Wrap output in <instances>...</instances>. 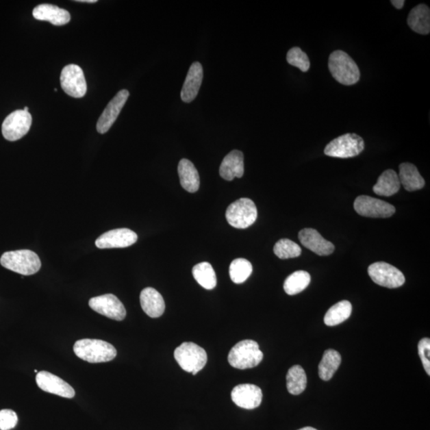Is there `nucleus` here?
Masks as SVG:
<instances>
[{"label":"nucleus","mask_w":430,"mask_h":430,"mask_svg":"<svg viewBox=\"0 0 430 430\" xmlns=\"http://www.w3.org/2000/svg\"><path fill=\"white\" fill-rule=\"evenodd\" d=\"M73 351L78 358L91 364L106 363L116 356L114 346L101 340H78L73 346Z\"/></svg>","instance_id":"f257e3e1"},{"label":"nucleus","mask_w":430,"mask_h":430,"mask_svg":"<svg viewBox=\"0 0 430 430\" xmlns=\"http://www.w3.org/2000/svg\"><path fill=\"white\" fill-rule=\"evenodd\" d=\"M332 77L344 86L356 84L360 78V71L355 61L343 51L332 52L329 60Z\"/></svg>","instance_id":"f03ea898"},{"label":"nucleus","mask_w":430,"mask_h":430,"mask_svg":"<svg viewBox=\"0 0 430 430\" xmlns=\"http://www.w3.org/2000/svg\"><path fill=\"white\" fill-rule=\"evenodd\" d=\"M0 263L8 270L24 276L35 275L42 266L38 254L28 250L4 253Z\"/></svg>","instance_id":"7ed1b4c3"},{"label":"nucleus","mask_w":430,"mask_h":430,"mask_svg":"<svg viewBox=\"0 0 430 430\" xmlns=\"http://www.w3.org/2000/svg\"><path fill=\"white\" fill-rule=\"evenodd\" d=\"M262 359L263 353L258 344L251 340L239 342L228 355L229 364L240 370L255 368Z\"/></svg>","instance_id":"20e7f679"},{"label":"nucleus","mask_w":430,"mask_h":430,"mask_svg":"<svg viewBox=\"0 0 430 430\" xmlns=\"http://www.w3.org/2000/svg\"><path fill=\"white\" fill-rule=\"evenodd\" d=\"M174 356L181 368L193 375L203 369L207 363L206 351L192 342H186L178 346Z\"/></svg>","instance_id":"39448f33"},{"label":"nucleus","mask_w":430,"mask_h":430,"mask_svg":"<svg viewBox=\"0 0 430 430\" xmlns=\"http://www.w3.org/2000/svg\"><path fill=\"white\" fill-rule=\"evenodd\" d=\"M227 222L237 229H246L252 226L257 218L255 203L251 199L242 198L228 207L226 212Z\"/></svg>","instance_id":"423d86ee"},{"label":"nucleus","mask_w":430,"mask_h":430,"mask_svg":"<svg viewBox=\"0 0 430 430\" xmlns=\"http://www.w3.org/2000/svg\"><path fill=\"white\" fill-rule=\"evenodd\" d=\"M364 149V140L357 134H348L331 140L325 149V154L335 158H353Z\"/></svg>","instance_id":"0eeeda50"},{"label":"nucleus","mask_w":430,"mask_h":430,"mask_svg":"<svg viewBox=\"0 0 430 430\" xmlns=\"http://www.w3.org/2000/svg\"><path fill=\"white\" fill-rule=\"evenodd\" d=\"M368 275L375 284L389 288L401 287L405 281L402 272L383 262L371 264L368 267Z\"/></svg>","instance_id":"6e6552de"},{"label":"nucleus","mask_w":430,"mask_h":430,"mask_svg":"<svg viewBox=\"0 0 430 430\" xmlns=\"http://www.w3.org/2000/svg\"><path fill=\"white\" fill-rule=\"evenodd\" d=\"M32 117L30 112L16 110L7 116L2 125L3 138L9 141H16L23 138L31 129Z\"/></svg>","instance_id":"1a4fd4ad"},{"label":"nucleus","mask_w":430,"mask_h":430,"mask_svg":"<svg viewBox=\"0 0 430 430\" xmlns=\"http://www.w3.org/2000/svg\"><path fill=\"white\" fill-rule=\"evenodd\" d=\"M60 82L66 94L75 99H81L86 94L87 84L84 73L77 65H68L63 68Z\"/></svg>","instance_id":"9d476101"},{"label":"nucleus","mask_w":430,"mask_h":430,"mask_svg":"<svg viewBox=\"0 0 430 430\" xmlns=\"http://www.w3.org/2000/svg\"><path fill=\"white\" fill-rule=\"evenodd\" d=\"M354 208L361 216L368 218H389L396 212L393 205L366 195H360L355 199Z\"/></svg>","instance_id":"9b49d317"},{"label":"nucleus","mask_w":430,"mask_h":430,"mask_svg":"<svg viewBox=\"0 0 430 430\" xmlns=\"http://www.w3.org/2000/svg\"><path fill=\"white\" fill-rule=\"evenodd\" d=\"M91 309L108 318L121 321L125 318L126 310L121 301L114 294L92 297L89 301Z\"/></svg>","instance_id":"f8f14e48"},{"label":"nucleus","mask_w":430,"mask_h":430,"mask_svg":"<svg viewBox=\"0 0 430 430\" xmlns=\"http://www.w3.org/2000/svg\"><path fill=\"white\" fill-rule=\"evenodd\" d=\"M129 97V92L127 90H122L117 92L114 99L110 101L97 121V130L99 134H106L110 129L120 115Z\"/></svg>","instance_id":"ddd939ff"},{"label":"nucleus","mask_w":430,"mask_h":430,"mask_svg":"<svg viewBox=\"0 0 430 430\" xmlns=\"http://www.w3.org/2000/svg\"><path fill=\"white\" fill-rule=\"evenodd\" d=\"M138 239V234L129 229H116L102 234L95 245L99 249L126 248L133 246Z\"/></svg>","instance_id":"4468645a"},{"label":"nucleus","mask_w":430,"mask_h":430,"mask_svg":"<svg viewBox=\"0 0 430 430\" xmlns=\"http://www.w3.org/2000/svg\"><path fill=\"white\" fill-rule=\"evenodd\" d=\"M36 383L43 392L66 399H73L75 396V390L69 383L48 371L42 370L38 372L36 375Z\"/></svg>","instance_id":"2eb2a0df"},{"label":"nucleus","mask_w":430,"mask_h":430,"mask_svg":"<svg viewBox=\"0 0 430 430\" xmlns=\"http://www.w3.org/2000/svg\"><path fill=\"white\" fill-rule=\"evenodd\" d=\"M262 392L260 388L253 384H240L234 388L231 392L233 402L238 407L253 409L261 405Z\"/></svg>","instance_id":"dca6fc26"},{"label":"nucleus","mask_w":430,"mask_h":430,"mask_svg":"<svg viewBox=\"0 0 430 430\" xmlns=\"http://www.w3.org/2000/svg\"><path fill=\"white\" fill-rule=\"evenodd\" d=\"M298 237H299L303 246L316 253L317 255H330L335 251L333 244L327 241L315 229H303Z\"/></svg>","instance_id":"f3484780"},{"label":"nucleus","mask_w":430,"mask_h":430,"mask_svg":"<svg viewBox=\"0 0 430 430\" xmlns=\"http://www.w3.org/2000/svg\"><path fill=\"white\" fill-rule=\"evenodd\" d=\"M203 78V69L201 63L194 62L190 67L182 91H181V99L185 103H190L197 99L202 85Z\"/></svg>","instance_id":"a211bd4d"},{"label":"nucleus","mask_w":430,"mask_h":430,"mask_svg":"<svg viewBox=\"0 0 430 430\" xmlns=\"http://www.w3.org/2000/svg\"><path fill=\"white\" fill-rule=\"evenodd\" d=\"M33 16L38 21L50 22L55 26L66 25L71 21V14L66 10L52 4L38 5L33 10Z\"/></svg>","instance_id":"6ab92c4d"},{"label":"nucleus","mask_w":430,"mask_h":430,"mask_svg":"<svg viewBox=\"0 0 430 430\" xmlns=\"http://www.w3.org/2000/svg\"><path fill=\"white\" fill-rule=\"evenodd\" d=\"M140 305L147 315L158 318L165 311V302L162 295L153 288H146L140 293Z\"/></svg>","instance_id":"aec40b11"},{"label":"nucleus","mask_w":430,"mask_h":430,"mask_svg":"<svg viewBox=\"0 0 430 430\" xmlns=\"http://www.w3.org/2000/svg\"><path fill=\"white\" fill-rule=\"evenodd\" d=\"M219 173L223 179L227 181L242 178L244 175V155L242 151L233 150L226 155L220 166Z\"/></svg>","instance_id":"412c9836"},{"label":"nucleus","mask_w":430,"mask_h":430,"mask_svg":"<svg viewBox=\"0 0 430 430\" xmlns=\"http://www.w3.org/2000/svg\"><path fill=\"white\" fill-rule=\"evenodd\" d=\"M407 23L412 31L420 35L430 32V10L426 4H419L409 12Z\"/></svg>","instance_id":"4be33fe9"},{"label":"nucleus","mask_w":430,"mask_h":430,"mask_svg":"<svg viewBox=\"0 0 430 430\" xmlns=\"http://www.w3.org/2000/svg\"><path fill=\"white\" fill-rule=\"evenodd\" d=\"M399 179L407 192L421 190L425 186V179L419 173L416 166L410 163H403L399 165Z\"/></svg>","instance_id":"5701e85b"},{"label":"nucleus","mask_w":430,"mask_h":430,"mask_svg":"<svg viewBox=\"0 0 430 430\" xmlns=\"http://www.w3.org/2000/svg\"><path fill=\"white\" fill-rule=\"evenodd\" d=\"M181 186L190 193L198 192L200 179L198 170L194 165L187 159L180 160L178 166Z\"/></svg>","instance_id":"b1692460"},{"label":"nucleus","mask_w":430,"mask_h":430,"mask_svg":"<svg viewBox=\"0 0 430 430\" xmlns=\"http://www.w3.org/2000/svg\"><path fill=\"white\" fill-rule=\"evenodd\" d=\"M401 184L399 175L392 169H388L380 175L373 190L380 197H392L400 189Z\"/></svg>","instance_id":"393cba45"},{"label":"nucleus","mask_w":430,"mask_h":430,"mask_svg":"<svg viewBox=\"0 0 430 430\" xmlns=\"http://www.w3.org/2000/svg\"><path fill=\"white\" fill-rule=\"evenodd\" d=\"M341 361V355L338 351L333 349L325 351L319 364L320 378L324 381H329L333 377L337 370L340 368Z\"/></svg>","instance_id":"a878e982"},{"label":"nucleus","mask_w":430,"mask_h":430,"mask_svg":"<svg viewBox=\"0 0 430 430\" xmlns=\"http://www.w3.org/2000/svg\"><path fill=\"white\" fill-rule=\"evenodd\" d=\"M288 392L293 395L301 394L307 387V375L300 365L292 366L286 375Z\"/></svg>","instance_id":"bb28decb"},{"label":"nucleus","mask_w":430,"mask_h":430,"mask_svg":"<svg viewBox=\"0 0 430 430\" xmlns=\"http://www.w3.org/2000/svg\"><path fill=\"white\" fill-rule=\"evenodd\" d=\"M353 312V305L349 301H342L330 307L325 316L327 326H336L348 320Z\"/></svg>","instance_id":"cd10ccee"},{"label":"nucleus","mask_w":430,"mask_h":430,"mask_svg":"<svg viewBox=\"0 0 430 430\" xmlns=\"http://www.w3.org/2000/svg\"><path fill=\"white\" fill-rule=\"evenodd\" d=\"M192 273L195 281L206 290H212L216 287V275L211 264L208 262L198 264L194 266Z\"/></svg>","instance_id":"c85d7f7f"},{"label":"nucleus","mask_w":430,"mask_h":430,"mask_svg":"<svg viewBox=\"0 0 430 430\" xmlns=\"http://www.w3.org/2000/svg\"><path fill=\"white\" fill-rule=\"evenodd\" d=\"M311 282V276L306 271H296L286 278L284 290L288 295H296L304 291Z\"/></svg>","instance_id":"c756f323"},{"label":"nucleus","mask_w":430,"mask_h":430,"mask_svg":"<svg viewBox=\"0 0 430 430\" xmlns=\"http://www.w3.org/2000/svg\"><path fill=\"white\" fill-rule=\"evenodd\" d=\"M252 272V264L244 258L236 259L229 266V277L236 284H242L245 282L250 277Z\"/></svg>","instance_id":"7c9ffc66"},{"label":"nucleus","mask_w":430,"mask_h":430,"mask_svg":"<svg viewBox=\"0 0 430 430\" xmlns=\"http://www.w3.org/2000/svg\"><path fill=\"white\" fill-rule=\"evenodd\" d=\"M273 251L281 259L295 258L301 255V248L296 242L284 238L275 244Z\"/></svg>","instance_id":"2f4dec72"},{"label":"nucleus","mask_w":430,"mask_h":430,"mask_svg":"<svg viewBox=\"0 0 430 430\" xmlns=\"http://www.w3.org/2000/svg\"><path fill=\"white\" fill-rule=\"evenodd\" d=\"M286 60L288 64L297 67L302 72L305 73L309 70V58L299 47L290 49L287 53Z\"/></svg>","instance_id":"473e14b6"},{"label":"nucleus","mask_w":430,"mask_h":430,"mask_svg":"<svg viewBox=\"0 0 430 430\" xmlns=\"http://www.w3.org/2000/svg\"><path fill=\"white\" fill-rule=\"evenodd\" d=\"M18 416L12 409L0 410V430H10L16 427Z\"/></svg>","instance_id":"72a5a7b5"},{"label":"nucleus","mask_w":430,"mask_h":430,"mask_svg":"<svg viewBox=\"0 0 430 430\" xmlns=\"http://www.w3.org/2000/svg\"><path fill=\"white\" fill-rule=\"evenodd\" d=\"M418 354L428 375H430V340L424 338L419 341Z\"/></svg>","instance_id":"f704fd0d"},{"label":"nucleus","mask_w":430,"mask_h":430,"mask_svg":"<svg viewBox=\"0 0 430 430\" xmlns=\"http://www.w3.org/2000/svg\"><path fill=\"white\" fill-rule=\"evenodd\" d=\"M390 3H392L393 6L395 8L399 10L402 9L404 6L405 1L404 0H392Z\"/></svg>","instance_id":"c9c22d12"},{"label":"nucleus","mask_w":430,"mask_h":430,"mask_svg":"<svg viewBox=\"0 0 430 430\" xmlns=\"http://www.w3.org/2000/svg\"><path fill=\"white\" fill-rule=\"evenodd\" d=\"M77 2L95 3L97 1V0H77Z\"/></svg>","instance_id":"e433bc0d"},{"label":"nucleus","mask_w":430,"mask_h":430,"mask_svg":"<svg viewBox=\"0 0 430 430\" xmlns=\"http://www.w3.org/2000/svg\"><path fill=\"white\" fill-rule=\"evenodd\" d=\"M299 430H317V429H316L314 428H312V427H307L302 428V429H301Z\"/></svg>","instance_id":"4c0bfd02"},{"label":"nucleus","mask_w":430,"mask_h":430,"mask_svg":"<svg viewBox=\"0 0 430 430\" xmlns=\"http://www.w3.org/2000/svg\"><path fill=\"white\" fill-rule=\"evenodd\" d=\"M24 110V111H26V112H29L28 107H25V108H24V110Z\"/></svg>","instance_id":"58836bf2"},{"label":"nucleus","mask_w":430,"mask_h":430,"mask_svg":"<svg viewBox=\"0 0 430 430\" xmlns=\"http://www.w3.org/2000/svg\"><path fill=\"white\" fill-rule=\"evenodd\" d=\"M35 372L38 374V371L37 370H35Z\"/></svg>","instance_id":"ea45409f"}]
</instances>
